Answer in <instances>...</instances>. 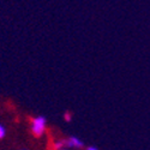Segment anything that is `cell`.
Here are the masks:
<instances>
[{
    "label": "cell",
    "mask_w": 150,
    "mask_h": 150,
    "mask_svg": "<svg viewBox=\"0 0 150 150\" xmlns=\"http://www.w3.org/2000/svg\"><path fill=\"white\" fill-rule=\"evenodd\" d=\"M46 127H47V120L45 117L40 115V117H36L31 120L30 129H31V132L34 136H36V137L42 136L46 131Z\"/></svg>",
    "instance_id": "cell-1"
},
{
    "label": "cell",
    "mask_w": 150,
    "mask_h": 150,
    "mask_svg": "<svg viewBox=\"0 0 150 150\" xmlns=\"http://www.w3.org/2000/svg\"><path fill=\"white\" fill-rule=\"evenodd\" d=\"M65 142L67 148H82L84 145V143L79 138H77V137H70Z\"/></svg>",
    "instance_id": "cell-2"
},
{
    "label": "cell",
    "mask_w": 150,
    "mask_h": 150,
    "mask_svg": "<svg viewBox=\"0 0 150 150\" xmlns=\"http://www.w3.org/2000/svg\"><path fill=\"white\" fill-rule=\"evenodd\" d=\"M64 145H66V142L65 141H59V142H55L54 143V148L58 149V150H61V148L64 146Z\"/></svg>",
    "instance_id": "cell-3"
},
{
    "label": "cell",
    "mask_w": 150,
    "mask_h": 150,
    "mask_svg": "<svg viewBox=\"0 0 150 150\" xmlns=\"http://www.w3.org/2000/svg\"><path fill=\"white\" fill-rule=\"evenodd\" d=\"M5 134H6V130H5V127L3 126V125H0V139L4 138Z\"/></svg>",
    "instance_id": "cell-4"
},
{
    "label": "cell",
    "mask_w": 150,
    "mask_h": 150,
    "mask_svg": "<svg viewBox=\"0 0 150 150\" xmlns=\"http://www.w3.org/2000/svg\"><path fill=\"white\" fill-rule=\"evenodd\" d=\"M65 120H66V121H70V120H71V114H70V113H66V114H65Z\"/></svg>",
    "instance_id": "cell-5"
},
{
    "label": "cell",
    "mask_w": 150,
    "mask_h": 150,
    "mask_svg": "<svg viewBox=\"0 0 150 150\" xmlns=\"http://www.w3.org/2000/svg\"><path fill=\"white\" fill-rule=\"evenodd\" d=\"M61 150H66V149H61Z\"/></svg>",
    "instance_id": "cell-8"
},
{
    "label": "cell",
    "mask_w": 150,
    "mask_h": 150,
    "mask_svg": "<svg viewBox=\"0 0 150 150\" xmlns=\"http://www.w3.org/2000/svg\"><path fill=\"white\" fill-rule=\"evenodd\" d=\"M86 150H98L96 146H88L86 148Z\"/></svg>",
    "instance_id": "cell-6"
},
{
    "label": "cell",
    "mask_w": 150,
    "mask_h": 150,
    "mask_svg": "<svg viewBox=\"0 0 150 150\" xmlns=\"http://www.w3.org/2000/svg\"><path fill=\"white\" fill-rule=\"evenodd\" d=\"M21 150H28V149H25V148H23V149H21Z\"/></svg>",
    "instance_id": "cell-7"
}]
</instances>
